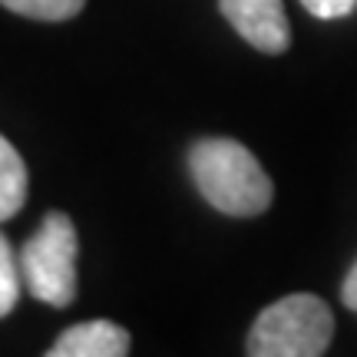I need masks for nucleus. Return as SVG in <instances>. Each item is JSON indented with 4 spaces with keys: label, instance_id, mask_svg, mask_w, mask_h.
Segmentation results:
<instances>
[{
    "label": "nucleus",
    "instance_id": "nucleus-1",
    "mask_svg": "<svg viewBox=\"0 0 357 357\" xmlns=\"http://www.w3.org/2000/svg\"><path fill=\"white\" fill-rule=\"evenodd\" d=\"M189 172L205 202L231 218L261 215L275 195L261 162L235 139H199L189 153Z\"/></svg>",
    "mask_w": 357,
    "mask_h": 357
},
{
    "label": "nucleus",
    "instance_id": "nucleus-2",
    "mask_svg": "<svg viewBox=\"0 0 357 357\" xmlns=\"http://www.w3.org/2000/svg\"><path fill=\"white\" fill-rule=\"evenodd\" d=\"M334 314L318 294H288L268 305L248 331V357H324Z\"/></svg>",
    "mask_w": 357,
    "mask_h": 357
},
{
    "label": "nucleus",
    "instance_id": "nucleus-3",
    "mask_svg": "<svg viewBox=\"0 0 357 357\" xmlns=\"http://www.w3.org/2000/svg\"><path fill=\"white\" fill-rule=\"evenodd\" d=\"M77 225L63 212H47L40 229L20 248V275L26 291L50 307L77 298Z\"/></svg>",
    "mask_w": 357,
    "mask_h": 357
},
{
    "label": "nucleus",
    "instance_id": "nucleus-4",
    "mask_svg": "<svg viewBox=\"0 0 357 357\" xmlns=\"http://www.w3.org/2000/svg\"><path fill=\"white\" fill-rule=\"evenodd\" d=\"M218 10L255 50L275 56L291 47V26L281 0H218Z\"/></svg>",
    "mask_w": 357,
    "mask_h": 357
},
{
    "label": "nucleus",
    "instance_id": "nucleus-5",
    "mask_svg": "<svg viewBox=\"0 0 357 357\" xmlns=\"http://www.w3.org/2000/svg\"><path fill=\"white\" fill-rule=\"evenodd\" d=\"M129 331L113 321H83L66 328L43 357H126Z\"/></svg>",
    "mask_w": 357,
    "mask_h": 357
},
{
    "label": "nucleus",
    "instance_id": "nucleus-6",
    "mask_svg": "<svg viewBox=\"0 0 357 357\" xmlns=\"http://www.w3.org/2000/svg\"><path fill=\"white\" fill-rule=\"evenodd\" d=\"M26 202V166L10 139L0 136V222L13 218Z\"/></svg>",
    "mask_w": 357,
    "mask_h": 357
},
{
    "label": "nucleus",
    "instance_id": "nucleus-7",
    "mask_svg": "<svg viewBox=\"0 0 357 357\" xmlns=\"http://www.w3.org/2000/svg\"><path fill=\"white\" fill-rule=\"evenodd\" d=\"M7 10L30 17V20H47V24H60V20H73L86 0H0Z\"/></svg>",
    "mask_w": 357,
    "mask_h": 357
},
{
    "label": "nucleus",
    "instance_id": "nucleus-8",
    "mask_svg": "<svg viewBox=\"0 0 357 357\" xmlns=\"http://www.w3.org/2000/svg\"><path fill=\"white\" fill-rule=\"evenodd\" d=\"M20 261L13 258V248L10 242L0 235V318L3 314H10L13 305H17V298H20Z\"/></svg>",
    "mask_w": 357,
    "mask_h": 357
},
{
    "label": "nucleus",
    "instance_id": "nucleus-9",
    "mask_svg": "<svg viewBox=\"0 0 357 357\" xmlns=\"http://www.w3.org/2000/svg\"><path fill=\"white\" fill-rule=\"evenodd\" d=\"M307 13H314L318 20H337L357 7V0H301Z\"/></svg>",
    "mask_w": 357,
    "mask_h": 357
},
{
    "label": "nucleus",
    "instance_id": "nucleus-10",
    "mask_svg": "<svg viewBox=\"0 0 357 357\" xmlns=\"http://www.w3.org/2000/svg\"><path fill=\"white\" fill-rule=\"evenodd\" d=\"M341 301H344V305L357 314V261L351 265V271H347L344 284H341Z\"/></svg>",
    "mask_w": 357,
    "mask_h": 357
}]
</instances>
